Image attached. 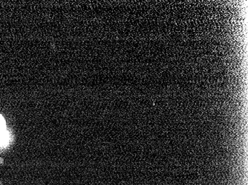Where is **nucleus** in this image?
I'll return each instance as SVG.
<instances>
[{"instance_id": "f257e3e1", "label": "nucleus", "mask_w": 248, "mask_h": 185, "mask_svg": "<svg viewBox=\"0 0 248 185\" xmlns=\"http://www.w3.org/2000/svg\"><path fill=\"white\" fill-rule=\"evenodd\" d=\"M8 141V133L6 130L0 133V146H5Z\"/></svg>"}, {"instance_id": "f03ea898", "label": "nucleus", "mask_w": 248, "mask_h": 185, "mask_svg": "<svg viewBox=\"0 0 248 185\" xmlns=\"http://www.w3.org/2000/svg\"><path fill=\"white\" fill-rule=\"evenodd\" d=\"M5 130V122H4L3 118L0 115V133H2Z\"/></svg>"}]
</instances>
